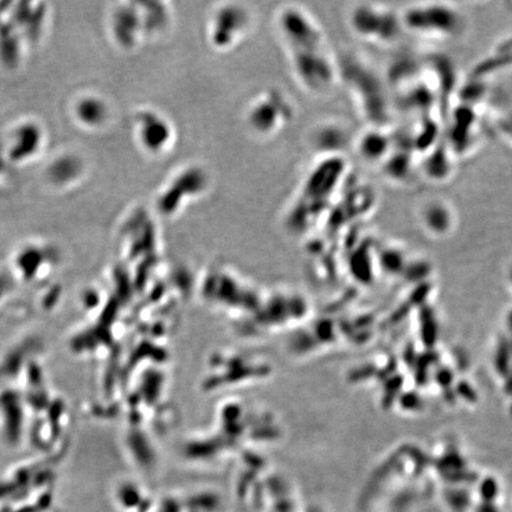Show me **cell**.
Segmentation results:
<instances>
[{
  "label": "cell",
  "instance_id": "cell-1",
  "mask_svg": "<svg viewBox=\"0 0 512 512\" xmlns=\"http://www.w3.org/2000/svg\"><path fill=\"white\" fill-rule=\"evenodd\" d=\"M400 17L405 35L428 43H452L469 30L465 11L451 2H419L403 6Z\"/></svg>",
  "mask_w": 512,
  "mask_h": 512
},
{
  "label": "cell",
  "instance_id": "cell-2",
  "mask_svg": "<svg viewBox=\"0 0 512 512\" xmlns=\"http://www.w3.org/2000/svg\"><path fill=\"white\" fill-rule=\"evenodd\" d=\"M339 67L341 81L347 83L358 113L368 126L392 127L394 104L387 81L358 56L339 60Z\"/></svg>",
  "mask_w": 512,
  "mask_h": 512
},
{
  "label": "cell",
  "instance_id": "cell-3",
  "mask_svg": "<svg viewBox=\"0 0 512 512\" xmlns=\"http://www.w3.org/2000/svg\"><path fill=\"white\" fill-rule=\"evenodd\" d=\"M255 22V12L247 4H216L208 12L206 21L209 47L216 53H232L252 36Z\"/></svg>",
  "mask_w": 512,
  "mask_h": 512
},
{
  "label": "cell",
  "instance_id": "cell-4",
  "mask_svg": "<svg viewBox=\"0 0 512 512\" xmlns=\"http://www.w3.org/2000/svg\"><path fill=\"white\" fill-rule=\"evenodd\" d=\"M347 19L352 34L369 46L394 47L405 36L400 10L387 4H356L349 10Z\"/></svg>",
  "mask_w": 512,
  "mask_h": 512
},
{
  "label": "cell",
  "instance_id": "cell-5",
  "mask_svg": "<svg viewBox=\"0 0 512 512\" xmlns=\"http://www.w3.org/2000/svg\"><path fill=\"white\" fill-rule=\"evenodd\" d=\"M296 117L293 101L283 91L268 88L249 101L245 111L247 130L258 139H272L286 130Z\"/></svg>",
  "mask_w": 512,
  "mask_h": 512
},
{
  "label": "cell",
  "instance_id": "cell-6",
  "mask_svg": "<svg viewBox=\"0 0 512 512\" xmlns=\"http://www.w3.org/2000/svg\"><path fill=\"white\" fill-rule=\"evenodd\" d=\"M210 187L211 178L206 166L200 163L182 165L159 191V213L168 217L182 214L191 204L206 196Z\"/></svg>",
  "mask_w": 512,
  "mask_h": 512
},
{
  "label": "cell",
  "instance_id": "cell-7",
  "mask_svg": "<svg viewBox=\"0 0 512 512\" xmlns=\"http://www.w3.org/2000/svg\"><path fill=\"white\" fill-rule=\"evenodd\" d=\"M293 78L311 95H325L341 82L339 60L328 47L287 54Z\"/></svg>",
  "mask_w": 512,
  "mask_h": 512
},
{
  "label": "cell",
  "instance_id": "cell-8",
  "mask_svg": "<svg viewBox=\"0 0 512 512\" xmlns=\"http://www.w3.org/2000/svg\"><path fill=\"white\" fill-rule=\"evenodd\" d=\"M274 28L286 54L328 47L322 24L303 6L287 4L278 9Z\"/></svg>",
  "mask_w": 512,
  "mask_h": 512
},
{
  "label": "cell",
  "instance_id": "cell-9",
  "mask_svg": "<svg viewBox=\"0 0 512 512\" xmlns=\"http://www.w3.org/2000/svg\"><path fill=\"white\" fill-rule=\"evenodd\" d=\"M134 136L140 149L151 157L168 155L177 142L174 123L155 110H143L136 114Z\"/></svg>",
  "mask_w": 512,
  "mask_h": 512
},
{
  "label": "cell",
  "instance_id": "cell-10",
  "mask_svg": "<svg viewBox=\"0 0 512 512\" xmlns=\"http://www.w3.org/2000/svg\"><path fill=\"white\" fill-rule=\"evenodd\" d=\"M415 219L426 235L444 239L458 227L459 215L456 207L443 197H430L419 203Z\"/></svg>",
  "mask_w": 512,
  "mask_h": 512
},
{
  "label": "cell",
  "instance_id": "cell-11",
  "mask_svg": "<svg viewBox=\"0 0 512 512\" xmlns=\"http://www.w3.org/2000/svg\"><path fill=\"white\" fill-rule=\"evenodd\" d=\"M396 144V134L392 127L368 126L355 140L357 156L364 163L380 166L384 163Z\"/></svg>",
  "mask_w": 512,
  "mask_h": 512
},
{
  "label": "cell",
  "instance_id": "cell-12",
  "mask_svg": "<svg viewBox=\"0 0 512 512\" xmlns=\"http://www.w3.org/2000/svg\"><path fill=\"white\" fill-rule=\"evenodd\" d=\"M457 163L443 139V142L418 159L419 176L424 177L426 182L445 184L454 176Z\"/></svg>",
  "mask_w": 512,
  "mask_h": 512
},
{
  "label": "cell",
  "instance_id": "cell-13",
  "mask_svg": "<svg viewBox=\"0 0 512 512\" xmlns=\"http://www.w3.org/2000/svg\"><path fill=\"white\" fill-rule=\"evenodd\" d=\"M508 72H512V31L501 38L489 53L476 63L470 78L488 81Z\"/></svg>",
  "mask_w": 512,
  "mask_h": 512
},
{
  "label": "cell",
  "instance_id": "cell-14",
  "mask_svg": "<svg viewBox=\"0 0 512 512\" xmlns=\"http://www.w3.org/2000/svg\"><path fill=\"white\" fill-rule=\"evenodd\" d=\"M35 123H23L12 131L9 143V156L14 163H24L36 156L41 149L43 134Z\"/></svg>",
  "mask_w": 512,
  "mask_h": 512
},
{
  "label": "cell",
  "instance_id": "cell-15",
  "mask_svg": "<svg viewBox=\"0 0 512 512\" xmlns=\"http://www.w3.org/2000/svg\"><path fill=\"white\" fill-rule=\"evenodd\" d=\"M106 102L94 94H86L75 100L73 115L79 125L94 130L105 125L108 118Z\"/></svg>",
  "mask_w": 512,
  "mask_h": 512
},
{
  "label": "cell",
  "instance_id": "cell-16",
  "mask_svg": "<svg viewBox=\"0 0 512 512\" xmlns=\"http://www.w3.org/2000/svg\"><path fill=\"white\" fill-rule=\"evenodd\" d=\"M490 123L491 130L499 142L512 150V94L495 108Z\"/></svg>",
  "mask_w": 512,
  "mask_h": 512
}]
</instances>
